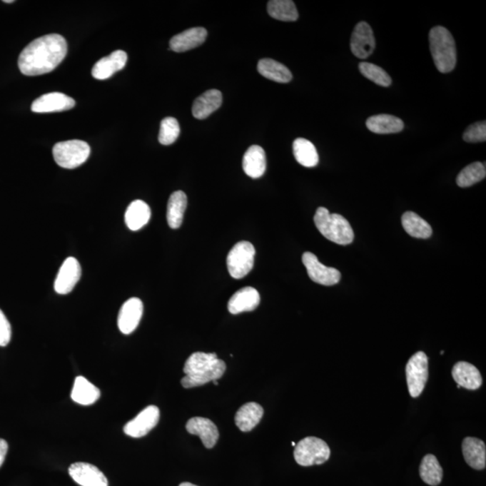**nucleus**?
Instances as JSON below:
<instances>
[{
  "mask_svg": "<svg viewBox=\"0 0 486 486\" xmlns=\"http://www.w3.org/2000/svg\"><path fill=\"white\" fill-rule=\"evenodd\" d=\"M361 74L365 78L373 81L374 83L382 87H389L392 84V79L388 75V72L383 70L381 67L378 66L373 64L361 63L358 65Z\"/></svg>",
  "mask_w": 486,
  "mask_h": 486,
  "instance_id": "nucleus-35",
  "label": "nucleus"
},
{
  "mask_svg": "<svg viewBox=\"0 0 486 486\" xmlns=\"http://www.w3.org/2000/svg\"><path fill=\"white\" fill-rule=\"evenodd\" d=\"M179 486H198V485H193V484H191V482H182V484Z\"/></svg>",
  "mask_w": 486,
  "mask_h": 486,
  "instance_id": "nucleus-40",
  "label": "nucleus"
},
{
  "mask_svg": "<svg viewBox=\"0 0 486 486\" xmlns=\"http://www.w3.org/2000/svg\"><path fill=\"white\" fill-rule=\"evenodd\" d=\"M127 54L123 51H116L108 57L99 60L92 69V76L96 79H109L116 72L123 70L127 63Z\"/></svg>",
  "mask_w": 486,
  "mask_h": 486,
  "instance_id": "nucleus-17",
  "label": "nucleus"
},
{
  "mask_svg": "<svg viewBox=\"0 0 486 486\" xmlns=\"http://www.w3.org/2000/svg\"><path fill=\"white\" fill-rule=\"evenodd\" d=\"M5 3H13V0H4Z\"/></svg>",
  "mask_w": 486,
  "mask_h": 486,
  "instance_id": "nucleus-41",
  "label": "nucleus"
},
{
  "mask_svg": "<svg viewBox=\"0 0 486 486\" xmlns=\"http://www.w3.org/2000/svg\"><path fill=\"white\" fill-rule=\"evenodd\" d=\"M258 71L263 77L278 83H288L293 75L288 68L272 59H262L258 64Z\"/></svg>",
  "mask_w": 486,
  "mask_h": 486,
  "instance_id": "nucleus-29",
  "label": "nucleus"
},
{
  "mask_svg": "<svg viewBox=\"0 0 486 486\" xmlns=\"http://www.w3.org/2000/svg\"><path fill=\"white\" fill-rule=\"evenodd\" d=\"M452 377L460 388L468 390H477L482 384L480 372L468 362H457L452 368Z\"/></svg>",
  "mask_w": 486,
  "mask_h": 486,
  "instance_id": "nucleus-20",
  "label": "nucleus"
},
{
  "mask_svg": "<svg viewBox=\"0 0 486 486\" xmlns=\"http://www.w3.org/2000/svg\"><path fill=\"white\" fill-rule=\"evenodd\" d=\"M208 37V31L204 27H194L184 31L171 38L170 42L171 49L176 53H183L194 49L202 44Z\"/></svg>",
  "mask_w": 486,
  "mask_h": 486,
  "instance_id": "nucleus-18",
  "label": "nucleus"
},
{
  "mask_svg": "<svg viewBox=\"0 0 486 486\" xmlns=\"http://www.w3.org/2000/svg\"><path fill=\"white\" fill-rule=\"evenodd\" d=\"M408 390L412 398H419L425 388L429 377L428 357L418 351L410 358L405 368Z\"/></svg>",
  "mask_w": 486,
  "mask_h": 486,
  "instance_id": "nucleus-8",
  "label": "nucleus"
},
{
  "mask_svg": "<svg viewBox=\"0 0 486 486\" xmlns=\"http://www.w3.org/2000/svg\"><path fill=\"white\" fill-rule=\"evenodd\" d=\"M302 261L309 278L317 284L327 285H333L340 282L341 275L340 272L336 268L324 266L320 263L318 258L312 253H305L303 254Z\"/></svg>",
  "mask_w": 486,
  "mask_h": 486,
  "instance_id": "nucleus-9",
  "label": "nucleus"
},
{
  "mask_svg": "<svg viewBox=\"0 0 486 486\" xmlns=\"http://www.w3.org/2000/svg\"><path fill=\"white\" fill-rule=\"evenodd\" d=\"M330 450L323 440L316 437H305L295 445L294 457L302 467L322 465L329 460Z\"/></svg>",
  "mask_w": 486,
  "mask_h": 486,
  "instance_id": "nucleus-6",
  "label": "nucleus"
},
{
  "mask_svg": "<svg viewBox=\"0 0 486 486\" xmlns=\"http://www.w3.org/2000/svg\"><path fill=\"white\" fill-rule=\"evenodd\" d=\"M188 198L183 191H176L170 196L167 208V221L172 229H178L183 223Z\"/></svg>",
  "mask_w": 486,
  "mask_h": 486,
  "instance_id": "nucleus-27",
  "label": "nucleus"
},
{
  "mask_svg": "<svg viewBox=\"0 0 486 486\" xmlns=\"http://www.w3.org/2000/svg\"><path fill=\"white\" fill-rule=\"evenodd\" d=\"M75 100L60 92L48 93L39 96L33 102L31 109L34 113H54L66 111L74 108Z\"/></svg>",
  "mask_w": 486,
  "mask_h": 486,
  "instance_id": "nucleus-14",
  "label": "nucleus"
},
{
  "mask_svg": "<svg viewBox=\"0 0 486 486\" xmlns=\"http://www.w3.org/2000/svg\"><path fill=\"white\" fill-rule=\"evenodd\" d=\"M463 139L467 143H482L486 140L485 121L474 123L464 133Z\"/></svg>",
  "mask_w": 486,
  "mask_h": 486,
  "instance_id": "nucleus-37",
  "label": "nucleus"
},
{
  "mask_svg": "<svg viewBox=\"0 0 486 486\" xmlns=\"http://www.w3.org/2000/svg\"><path fill=\"white\" fill-rule=\"evenodd\" d=\"M143 313V303L141 300L133 298L127 300L121 308L118 320V328L123 334H131L136 330L139 325Z\"/></svg>",
  "mask_w": 486,
  "mask_h": 486,
  "instance_id": "nucleus-13",
  "label": "nucleus"
},
{
  "mask_svg": "<svg viewBox=\"0 0 486 486\" xmlns=\"http://www.w3.org/2000/svg\"><path fill=\"white\" fill-rule=\"evenodd\" d=\"M268 13L279 21L294 22L298 19V12L291 0H271L268 3Z\"/></svg>",
  "mask_w": 486,
  "mask_h": 486,
  "instance_id": "nucleus-32",
  "label": "nucleus"
},
{
  "mask_svg": "<svg viewBox=\"0 0 486 486\" xmlns=\"http://www.w3.org/2000/svg\"><path fill=\"white\" fill-rule=\"evenodd\" d=\"M100 398L99 389L84 377L76 378L71 391V399L82 405H91Z\"/></svg>",
  "mask_w": 486,
  "mask_h": 486,
  "instance_id": "nucleus-28",
  "label": "nucleus"
},
{
  "mask_svg": "<svg viewBox=\"0 0 486 486\" xmlns=\"http://www.w3.org/2000/svg\"><path fill=\"white\" fill-rule=\"evenodd\" d=\"M181 127L178 120L174 117H166L161 121L160 133H158V141L163 146H171L177 141Z\"/></svg>",
  "mask_w": 486,
  "mask_h": 486,
  "instance_id": "nucleus-36",
  "label": "nucleus"
},
{
  "mask_svg": "<svg viewBox=\"0 0 486 486\" xmlns=\"http://www.w3.org/2000/svg\"><path fill=\"white\" fill-rule=\"evenodd\" d=\"M260 296L254 288L246 287L237 291L228 302V310L232 315L250 312L260 305Z\"/></svg>",
  "mask_w": 486,
  "mask_h": 486,
  "instance_id": "nucleus-19",
  "label": "nucleus"
},
{
  "mask_svg": "<svg viewBox=\"0 0 486 486\" xmlns=\"http://www.w3.org/2000/svg\"><path fill=\"white\" fill-rule=\"evenodd\" d=\"M368 129L378 134L398 133L405 128V123L398 117L385 115H377L367 120Z\"/></svg>",
  "mask_w": 486,
  "mask_h": 486,
  "instance_id": "nucleus-25",
  "label": "nucleus"
},
{
  "mask_svg": "<svg viewBox=\"0 0 486 486\" xmlns=\"http://www.w3.org/2000/svg\"><path fill=\"white\" fill-rule=\"evenodd\" d=\"M315 226L326 239L339 245H349L354 241V232L349 221L339 213H330L328 209L319 208L315 213Z\"/></svg>",
  "mask_w": 486,
  "mask_h": 486,
  "instance_id": "nucleus-4",
  "label": "nucleus"
},
{
  "mask_svg": "<svg viewBox=\"0 0 486 486\" xmlns=\"http://www.w3.org/2000/svg\"><path fill=\"white\" fill-rule=\"evenodd\" d=\"M186 428L193 435H198L201 439L206 449H212L219 439L218 429L211 420L203 417H194L188 420Z\"/></svg>",
  "mask_w": 486,
  "mask_h": 486,
  "instance_id": "nucleus-16",
  "label": "nucleus"
},
{
  "mask_svg": "<svg viewBox=\"0 0 486 486\" xmlns=\"http://www.w3.org/2000/svg\"><path fill=\"white\" fill-rule=\"evenodd\" d=\"M430 53L437 71L449 74L456 67L457 50L452 34L443 26H437L429 34Z\"/></svg>",
  "mask_w": 486,
  "mask_h": 486,
  "instance_id": "nucleus-3",
  "label": "nucleus"
},
{
  "mask_svg": "<svg viewBox=\"0 0 486 486\" xmlns=\"http://www.w3.org/2000/svg\"><path fill=\"white\" fill-rule=\"evenodd\" d=\"M402 225L405 232L418 239H428L432 236L429 223L413 212H406L402 216Z\"/></svg>",
  "mask_w": 486,
  "mask_h": 486,
  "instance_id": "nucleus-30",
  "label": "nucleus"
},
{
  "mask_svg": "<svg viewBox=\"0 0 486 486\" xmlns=\"http://www.w3.org/2000/svg\"><path fill=\"white\" fill-rule=\"evenodd\" d=\"M66 40L61 34H47L30 43L20 54L19 67L26 76H39L53 71L66 57Z\"/></svg>",
  "mask_w": 486,
  "mask_h": 486,
  "instance_id": "nucleus-1",
  "label": "nucleus"
},
{
  "mask_svg": "<svg viewBox=\"0 0 486 486\" xmlns=\"http://www.w3.org/2000/svg\"><path fill=\"white\" fill-rule=\"evenodd\" d=\"M81 277V267L78 260L69 257L59 270L54 282V289L57 294L67 295L74 290Z\"/></svg>",
  "mask_w": 486,
  "mask_h": 486,
  "instance_id": "nucleus-12",
  "label": "nucleus"
},
{
  "mask_svg": "<svg viewBox=\"0 0 486 486\" xmlns=\"http://www.w3.org/2000/svg\"><path fill=\"white\" fill-rule=\"evenodd\" d=\"M160 420V410L155 405L143 409L136 418L130 420L123 427V432L132 437L146 436L151 430L157 426Z\"/></svg>",
  "mask_w": 486,
  "mask_h": 486,
  "instance_id": "nucleus-10",
  "label": "nucleus"
},
{
  "mask_svg": "<svg viewBox=\"0 0 486 486\" xmlns=\"http://www.w3.org/2000/svg\"><path fill=\"white\" fill-rule=\"evenodd\" d=\"M420 475L427 485L436 486L442 481L443 470L434 455H426L420 465Z\"/></svg>",
  "mask_w": 486,
  "mask_h": 486,
  "instance_id": "nucleus-33",
  "label": "nucleus"
},
{
  "mask_svg": "<svg viewBox=\"0 0 486 486\" xmlns=\"http://www.w3.org/2000/svg\"><path fill=\"white\" fill-rule=\"evenodd\" d=\"M91 151V147L86 141L71 140L55 144L53 154L59 166L72 170L85 163Z\"/></svg>",
  "mask_w": 486,
  "mask_h": 486,
  "instance_id": "nucleus-5",
  "label": "nucleus"
},
{
  "mask_svg": "<svg viewBox=\"0 0 486 486\" xmlns=\"http://www.w3.org/2000/svg\"><path fill=\"white\" fill-rule=\"evenodd\" d=\"M183 370L186 375L181 379L182 385L193 388L218 380L225 374L226 364L215 353H196L186 361Z\"/></svg>",
  "mask_w": 486,
  "mask_h": 486,
  "instance_id": "nucleus-2",
  "label": "nucleus"
},
{
  "mask_svg": "<svg viewBox=\"0 0 486 486\" xmlns=\"http://www.w3.org/2000/svg\"><path fill=\"white\" fill-rule=\"evenodd\" d=\"M293 151L296 161L305 168H313L318 165L319 155L311 141L298 138L293 143Z\"/></svg>",
  "mask_w": 486,
  "mask_h": 486,
  "instance_id": "nucleus-31",
  "label": "nucleus"
},
{
  "mask_svg": "<svg viewBox=\"0 0 486 486\" xmlns=\"http://www.w3.org/2000/svg\"><path fill=\"white\" fill-rule=\"evenodd\" d=\"M264 410L257 403H248L241 406L236 415V423L241 432H248L260 423Z\"/></svg>",
  "mask_w": 486,
  "mask_h": 486,
  "instance_id": "nucleus-24",
  "label": "nucleus"
},
{
  "mask_svg": "<svg viewBox=\"0 0 486 486\" xmlns=\"http://www.w3.org/2000/svg\"><path fill=\"white\" fill-rule=\"evenodd\" d=\"M213 384H215L216 385H218V382H217V380L213 381Z\"/></svg>",
  "mask_w": 486,
  "mask_h": 486,
  "instance_id": "nucleus-42",
  "label": "nucleus"
},
{
  "mask_svg": "<svg viewBox=\"0 0 486 486\" xmlns=\"http://www.w3.org/2000/svg\"><path fill=\"white\" fill-rule=\"evenodd\" d=\"M223 95L217 89H210L195 100L192 113L196 119H206L222 106Z\"/></svg>",
  "mask_w": 486,
  "mask_h": 486,
  "instance_id": "nucleus-22",
  "label": "nucleus"
},
{
  "mask_svg": "<svg viewBox=\"0 0 486 486\" xmlns=\"http://www.w3.org/2000/svg\"><path fill=\"white\" fill-rule=\"evenodd\" d=\"M151 208L146 202L136 200L131 203L125 216L126 223L131 231H138L146 226L151 218Z\"/></svg>",
  "mask_w": 486,
  "mask_h": 486,
  "instance_id": "nucleus-26",
  "label": "nucleus"
},
{
  "mask_svg": "<svg viewBox=\"0 0 486 486\" xmlns=\"http://www.w3.org/2000/svg\"><path fill=\"white\" fill-rule=\"evenodd\" d=\"M255 254L256 250L249 241L236 243L227 256V268L230 275L236 279L246 277L253 270Z\"/></svg>",
  "mask_w": 486,
  "mask_h": 486,
  "instance_id": "nucleus-7",
  "label": "nucleus"
},
{
  "mask_svg": "<svg viewBox=\"0 0 486 486\" xmlns=\"http://www.w3.org/2000/svg\"><path fill=\"white\" fill-rule=\"evenodd\" d=\"M295 445H296V444H295V442H292V446H293V447H295Z\"/></svg>",
  "mask_w": 486,
  "mask_h": 486,
  "instance_id": "nucleus-43",
  "label": "nucleus"
},
{
  "mask_svg": "<svg viewBox=\"0 0 486 486\" xmlns=\"http://www.w3.org/2000/svg\"><path fill=\"white\" fill-rule=\"evenodd\" d=\"M69 474L81 486H108L106 475L91 464L78 462L69 468Z\"/></svg>",
  "mask_w": 486,
  "mask_h": 486,
  "instance_id": "nucleus-15",
  "label": "nucleus"
},
{
  "mask_svg": "<svg viewBox=\"0 0 486 486\" xmlns=\"http://www.w3.org/2000/svg\"><path fill=\"white\" fill-rule=\"evenodd\" d=\"M462 451L465 462L475 470H485L486 465V447L484 441L477 437H467L462 443Z\"/></svg>",
  "mask_w": 486,
  "mask_h": 486,
  "instance_id": "nucleus-21",
  "label": "nucleus"
},
{
  "mask_svg": "<svg viewBox=\"0 0 486 486\" xmlns=\"http://www.w3.org/2000/svg\"><path fill=\"white\" fill-rule=\"evenodd\" d=\"M243 168L250 178L262 177L267 168L266 153L264 150L258 146H250L244 154Z\"/></svg>",
  "mask_w": 486,
  "mask_h": 486,
  "instance_id": "nucleus-23",
  "label": "nucleus"
},
{
  "mask_svg": "<svg viewBox=\"0 0 486 486\" xmlns=\"http://www.w3.org/2000/svg\"><path fill=\"white\" fill-rule=\"evenodd\" d=\"M11 325L4 313L0 310V347H6L11 340Z\"/></svg>",
  "mask_w": 486,
  "mask_h": 486,
  "instance_id": "nucleus-38",
  "label": "nucleus"
},
{
  "mask_svg": "<svg viewBox=\"0 0 486 486\" xmlns=\"http://www.w3.org/2000/svg\"><path fill=\"white\" fill-rule=\"evenodd\" d=\"M485 164L482 162H474L463 168L457 178V184L460 188L471 187L485 178Z\"/></svg>",
  "mask_w": 486,
  "mask_h": 486,
  "instance_id": "nucleus-34",
  "label": "nucleus"
},
{
  "mask_svg": "<svg viewBox=\"0 0 486 486\" xmlns=\"http://www.w3.org/2000/svg\"><path fill=\"white\" fill-rule=\"evenodd\" d=\"M375 40L373 30L366 22L358 23L351 34L350 50L355 56L367 59L374 53Z\"/></svg>",
  "mask_w": 486,
  "mask_h": 486,
  "instance_id": "nucleus-11",
  "label": "nucleus"
},
{
  "mask_svg": "<svg viewBox=\"0 0 486 486\" xmlns=\"http://www.w3.org/2000/svg\"><path fill=\"white\" fill-rule=\"evenodd\" d=\"M9 445L5 440L0 439V467L4 463L6 453H8Z\"/></svg>",
  "mask_w": 486,
  "mask_h": 486,
  "instance_id": "nucleus-39",
  "label": "nucleus"
}]
</instances>
